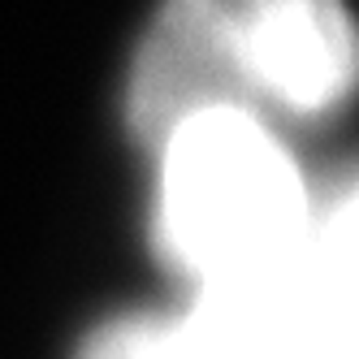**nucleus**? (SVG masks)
Segmentation results:
<instances>
[{
  "label": "nucleus",
  "instance_id": "f257e3e1",
  "mask_svg": "<svg viewBox=\"0 0 359 359\" xmlns=\"http://www.w3.org/2000/svg\"><path fill=\"white\" fill-rule=\"evenodd\" d=\"M355 83L342 0H165L139 43L126 121L156 147L199 109L325 117Z\"/></svg>",
  "mask_w": 359,
  "mask_h": 359
},
{
  "label": "nucleus",
  "instance_id": "f03ea898",
  "mask_svg": "<svg viewBox=\"0 0 359 359\" xmlns=\"http://www.w3.org/2000/svg\"><path fill=\"white\" fill-rule=\"evenodd\" d=\"M151 151L161 161L156 243L191 290L260 281L312 238L325 195L303 182L273 121L199 109Z\"/></svg>",
  "mask_w": 359,
  "mask_h": 359
}]
</instances>
